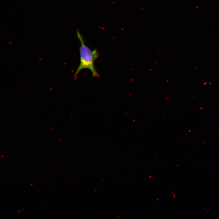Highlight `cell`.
<instances>
[{
    "label": "cell",
    "mask_w": 219,
    "mask_h": 219,
    "mask_svg": "<svg viewBox=\"0 0 219 219\" xmlns=\"http://www.w3.org/2000/svg\"><path fill=\"white\" fill-rule=\"evenodd\" d=\"M77 36L81 43L79 48L80 63L74 75L75 80H76L80 71L84 69L90 70L94 77H99V75L95 69L94 61L99 56V54L97 49L91 50L85 44L82 36L79 32L77 30Z\"/></svg>",
    "instance_id": "6da1fadb"
}]
</instances>
